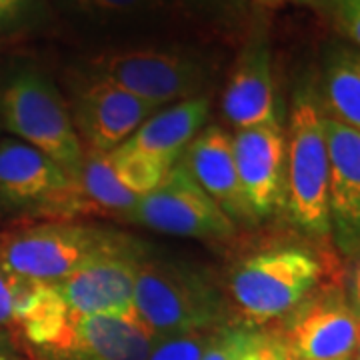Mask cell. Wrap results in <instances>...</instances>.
<instances>
[{"instance_id": "7402d4cb", "label": "cell", "mask_w": 360, "mask_h": 360, "mask_svg": "<svg viewBox=\"0 0 360 360\" xmlns=\"http://www.w3.org/2000/svg\"><path fill=\"white\" fill-rule=\"evenodd\" d=\"M270 330L232 322L214 330L202 360H266Z\"/></svg>"}, {"instance_id": "4fadbf2b", "label": "cell", "mask_w": 360, "mask_h": 360, "mask_svg": "<svg viewBox=\"0 0 360 360\" xmlns=\"http://www.w3.org/2000/svg\"><path fill=\"white\" fill-rule=\"evenodd\" d=\"M234 160L257 222L286 208V130L281 120L232 134Z\"/></svg>"}, {"instance_id": "ba28073f", "label": "cell", "mask_w": 360, "mask_h": 360, "mask_svg": "<svg viewBox=\"0 0 360 360\" xmlns=\"http://www.w3.org/2000/svg\"><path fill=\"white\" fill-rule=\"evenodd\" d=\"M68 110L86 150L110 153L162 106L148 103L106 78L77 68L70 77Z\"/></svg>"}, {"instance_id": "8fae6325", "label": "cell", "mask_w": 360, "mask_h": 360, "mask_svg": "<svg viewBox=\"0 0 360 360\" xmlns=\"http://www.w3.org/2000/svg\"><path fill=\"white\" fill-rule=\"evenodd\" d=\"M222 112L236 130L281 120L276 108L269 22L264 11L258 6H255L245 39L238 42V54L222 94Z\"/></svg>"}, {"instance_id": "e0dca14e", "label": "cell", "mask_w": 360, "mask_h": 360, "mask_svg": "<svg viewBox=\"0 0 360 360\" xmlns=\"http://www.w3.org/2000/svg\"><path fill=\"white\" fill-rule=\"evenodd\" d=\"M139 202L136 194L129 193L108 165L106 153L84 148V156L65 193L56 198L42 220H77L82 217H101L122 222Z\"/></svg>"}, {"instance_id": "603a6c76", "label": "cell", "mask_w": 360, "mask_h": 360, "mask_svg": "<svg viewBox=\"0 0 360 360\" xmlns=\"http://www.w3.org/2000/svg\"><path fill=\"white\" fill-rule=\"evenodd\" d=\"M108 165L112 168L118 182L139 198L144 194L153 193L156 186L167 176L168 170L158 167L148 156L134 150L127 142L106 153Z\"/></svg>"}, {"instance_id": "2e32d148", "label": "cell", "mask_w": 360, "mask_h": 360, "mask_svg": "<svg viewBox=\"0 0 360 360\" xmlns=\"http://www.w3.org/2000/svg\"><path fill=\"white\" fill-rule=\"evenodd\" d=\"M180 160L234 224L257 222L240 184L231 132L219 124H206L188 144Z\"/></svg>"}, {"instance_id": "d4e9b609", "label": "cell", "mask_w": 360, "mask_h": 360, "mask_svg": "<svg viewBox=\"0 0 360 360\" xmlns=\"http://www.w3.org/2000/svg\"><path fill=\"white\" fill-rule=\"evenodd\" d=\"M214 330L155 336L146 360H202Z\"/></svg>"}, {"instance_id": "d6a6232c", "label": "cell", "mask_w": 360, "mask_h": 360, "mask_svg": "<svg viewBox=\"0 0 360 360\" xmlns=\"http://www.w3.org/2000/svg\"><path fill=\"white\" fill-rule=\"evenodd\" d=\"M295 2H316V0H295Z\"/></svg>"}, {"instance_id": "9c48e42d", "label": "cell", "mask_w": 360, "mask_h": 360, "mask_svg": "<svg viewBox=\"0 0 360 360\" xmlns=\"http://www.w3.org/2000/svg\"><path fill=\"white\" fill-rule=\"evenodd\" d=\"M146 248L129 236L58 281L54 288L70 312L80 316H136L132 298Z\"/></svg>"}, {"instance_id": "f546056e", "label": "cell", "mask_w": 360, "mask_h": 360, "mask_svg": "<svg viewBox=\"0 0 360 360\" xmlns=\"http://www.w3.org/2000/svg\"><path fill=\"white\" fill-rule=\"evenodd\" d=\"M25 0H0V20L11 18L14 14L20 11Z\"/></svg>"}, {"instance_id": "7a4b0ae2", "label": "cell", "mask_w": 360, "mask_h": 360, "mask_svg": "<svg viewBox=\"0 0 360 360\" xmlns=\"http://www.w3.org/2000/svg\"><path fill=\"white\" fill-rule=\"evenodd\" d=\"M106 78L158 106L210 94L217 66L194 49L179 44H118L86 56L77 66Z\"/></svg>"}, {"instance_id": "8992f818", "label": "cell", "mask_w": 360, "mask_h": 360, "mask_svg": "<svg viewBox=\"0 0 360 360\" xmlns=\"http://www.w3.org/2000/svg\"><path fill=\"white\" fill-rule=\"evenodd\" d=\"M0 115L6 129L37 150L75 172L84 156L68 103L56 84L40 72H20L4 89Z\"/></svg>"}, {"instance_id": "f1b7e54d", "label": "cell", "mask_w": 360, "mask_h": 360, "mask_svg": "<svg viewBox=\"0 0 360 360\" xmlns=\"http://www.w3.org/2000/svg\"><path fill=\"white\" fill-rule=\"evenodd\" d=\"M348 300L352 304V309L356 310V314L360 316V258L354 266L352 278H350V288H348Z\"/></svg>"}, {"instance_id": "ac0fdd59", "label": "cell", "mask_w": 360, "mask_h": 360, "mask_svg": "<svg viewBox=\"0 0 360 360\" xmlns=\"http://www.w3.org/2000/svg\"><path fill=\"white\" fill-rule=\"evenodd\" d=\"M65 16L98 37L134 39L167 30L180 16L165 0H56Z\"/></svg>"}, {"instance_id": "83f0119b", "label": "cell", "mask_w": 360, "mask_h": 360, "mask_svg": "<svg viewBox=\"0 0 360 360\" xmlns=\"http://www.w3.org/2000/svg\"><path fill=\"white\" fill-rule=\"evenodd\" d=\"M0 360H25L18 340L8 333H0Z\"/></svg>"}, {"instance_id": "9a60e30c", "label": "cell", "mask_w": 360, "mask_h": 360, "mask_svg": "<svg viewBox=\"0 0 360 360\" xmlns=\"http://www.w3.org/2000/svg\"><path fill=\"white\" fill-rule=\"evenodd\" d=\"M70 182L68 170L22 141H0V202L42 220Z\"/></svg>"}, {"instance_id": "6da1fadb", "label": "cell", "mask_w": 360, "mask_h": 360, "mask_svg": "<svg viewBox=\"0 0 360 360\" xmlns=\"http://www.w3.org/2000/svg\"><path fill=\"white\" fill-rule=\"evenodd\" d=\"M132 307L153 336L214 330L236 322L229 295L212 274L191 262L148 252L139 266Z\"/></svg>"}, {"instance_id": "cb8c5ba5", "label": "cell", "mask_w": 360, "mask_h": 360, "mask_svg": "<svg viewBox=\"0 0 360 360\" xmlns=\"http://www.w3.org/2000/svg\"><path fill=\"white\" fill-rule=\"evenodd\" d=\"M42 281L20 276L0 264V333L16 338V330Z\"/></svg>"}, {"instance_id": "4316f807", "label": "cell", "mask_w": 360, "mask_h": 360, "mask_svg": "<svg viewBox=\"0 0 360 360\" xmlns=\"http://www.w3.org/2000/svg\"><path fill=\"white\" fill-rule=\"evenodd\" d=\"M266 360H296L295 354L290 352V348L284 342V338L281 336L278 330H270Z\"/></svg>"}, {"instance_id": "3957f363", "label": "cell", "mask_w": 360, "mask_h": 360, "mask_svg": "<svg viewBox=\"0 0 360 360\" xmlns=\"http://www.w3.org/2000/svg\"><path fill=\"white\" fill-rule=\"evenodd\" d=\"M324 266L304 246H274L243 258L229 278L236 322L264 328L283 321L321 286Z\"/></svg>"}, {"instance_id": "44dd1931", "label": "cell", "mask_w": 360, "mask_h": 360, "mask_svg": "<svg viewBox=\"0 0 360 360\" xmlns=\"http://www.w3.org/2000/svg\"><path fill=\"white\" fill-rule=\"evenodd\" d=\"M168 6L196 26L231 42L245 39L252 20L255 4L250 0H165Z\"/></svg>"}, {"instance_id": "5bb4252c", "label": "cell", "mask_w": 360, "mask_h": 360, "mask_svg": "<svg viewBox=\"0 0 360 360\" xmlns=\"http://www.w3.org/2000/svg\"><path fill=\"white\" fill-rule=\"evenodd\" d=\"M330 156L328 226L347 258H360V132L324 115Z\"/></svg>"}, {"instance_id": "d6986e66", "label": "cell", "mask_w": 360, "mask_h": 360, "mask_svg": "<svg viewBox=\"0 0 360 360\" xmlns=\"http://www.w3.org/2000/svg\"><path fill=\"white\" fill-rule=\"evenodd\" d=\"M208 115L210 94L168 104L146 118L124 142L148 156L158 167L170 170L182 158L194 136L205 129Z\"/></svg>"}, {"instance_id": "ffe728a7", "label": "cell", "mask_w": 360, "mask_h": 360, "mask_svg": "<svg viewBox=\"0 0 360 360\" xmlns=\"http://www.w3.org/2000/svg\"><path fill=\"white\" fill-rule=\"evenodd\" d=\"M319 96L324 115L360 132V51L333 42L322 54Z\"/></svg>"}, {"instance_id": "52a82bcc", "label": "cell", "mask_w": 360, "mask_h": 360, "mask_svg": "<svg viewBox=\"0 0 360 360\" xmlns=\"http://www.w3.org/2000/svg\"><path fill=\"white\" fill-rule=\"evenodd\" d=\"M122 222L202 240H224L236 234V224L200 188L182 160L168 170L153 193L139 198Z\"/></svg>"}, {"instance_id": "836d02e7", "label": "cell", "mask_w": 360, "mask_h": 360, "mask_svg": "<svg viewBox=\"0 0 360 360\" xmlns=\"http://www.w3.org/2000/svg\"><path fill=\"white\" fill-rule=\"evenodd\" d=\"M295 359H296V356H295ZM296 360H300V359H296Z\"/></svg>"}, {"instance_id": "5b68a950", "label": "cell", "mask_w": 360, "mask_h": 360, "mask_svg": "<svg viewBox=\"0 0 360 360\" xmlns=\"http://www.w3.org/2000/svg\"><path fill=\"white\" fill-rule=\"evenodd\" d=\"M127 238L80 220H39L0 232V264L32 281L58 283Z\"/></svg>"}, {"instance_id": "7c38bea8", "label": "cell", "mask_w": 360, "mask_h": 360, "mask_svg": "<svg viewBox=\"0 0 360 360\" xmlns=\"http://www.w3.org/2000/svg\"><path fill=\"white\" fill-rule=\"evenodd\" d=\"M300 360H352L360 340V316L340 288L316 290L296 307L278 330Z\"/></svg>"}, {"instance_id": "30bf717a", "label": "cell", "mask_w": 360, "mask_h": 360, "mask_svg": "<svg viewBox=\"0 0 360 360\" xmlns=\"http://www.w3.org/2000/svg\"><path fill=\"white\" fill-rule=\"evenodd\" d=\"M153 340L136 316H80L68 310L32 352L37 360H146Z\"/></svg>"}, {"instance_id": "277c9868", "label": "cell", "mask_w": 360, "mask_h": 360, "mask_svg": "<svg viewBox=\"0 0 360 360\" xmlns=\"http://www.w3.org/2000/svg\"><path fill=\"white\" fill-rule=\"evenodd\" d=\"M330 156L319 86L304 80L292 94L286 130V208L310 236H328Z\"/></svg>"}, {"instance_id": "1f68e13d", "label": "cell", "mask_w": 360, "mask_h": 360, "mask_svg": "<svg viewBox=\"0 0 360 360\" xmlns=\"http://www.w3.org/2000/svg\"><path fill=\"white\" fill-rule=\"evenodd\" d=\"M352 360H360V340H359V348H356V352H354V359Z\"/></svg>"}, {"instance_id": "484cf974", "label": "cell", "mask_w": 360, "mask_h": 360, "mask_svg": "<svg viewBox=\"0 0 360 360\" xmlns=\"http://www.w3.org/2000/svg\"><path fill=\"white\" fill-rule=\"evenodd\" d=\"M336 30L360 51V0H316Z\"/></svg>"}, {"instance_id": "4dcf8cb0", "label": "cell", "mask_w": 360, "mask_h": 360, "mask_svg": "<svg viewBox=\"0 0 360 360\" xmlns=\"http://www.w3.org/2000/svg\"><path fill=\"white\" fill-rule=\"evenodd\" d=\"M250 2L264 11V8H281V6H284L290 0H250Z\"/></svg>"}]
</instances>
